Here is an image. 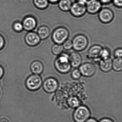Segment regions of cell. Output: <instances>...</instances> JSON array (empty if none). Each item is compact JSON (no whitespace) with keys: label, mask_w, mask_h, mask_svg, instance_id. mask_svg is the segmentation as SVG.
I'll list each match as a JSON object with an SVG mask.
<instances>
[{"label":"cell","mask_w":122,"mask_h":122,"mask_svg":"<svg viewBox=\"0 0 122 122\" xmlns=\"http://www.w3.org/2000/svg\"><path fill=\"white\" fill-rule=\"evenodd\" d=\"M113 5L118 8H121L122 7V0H112Z\"/></svg>","instance_id":"cell-28"},{"label":"cell","mask_w":122,"mask_h":122,"mask_svg":"<svg viewBox=\"0 0 122 122\" xmlns=\"http://www.w3.org/2000/svg\"><path fill=\"white\" fill-rule=\"evenodd\" d=\"M68 104L72 108H76L80 106V102L77 98L72 97L68 100Z\"/></svg>","instance_id":"cell-22"},{"label":"cell","mask_w":122,"mask_h":122,"mask_svg":"<svg viewBox=\"0 0 122 122\" xmlns=\"http://www.w3.org/2000/svg\"><path fill=\"white\" fill-rule=\"evenodd\" d=\"M30 68L31 71L33 74L39 75L43 72L44 66L41 62L37 61L32 63Z\"/></svg>","instance_id":"cell-16"},{"label":"cell","mask_w":122,"mask_h":122,"mask_svg":"<svg viewBox=\"0 0 122 122\" xmlns=\"http://www.w3.org/2000/svg\"><path fill=\"white\" fill-rule=\"evenodd\" d=\"M4 74V70L3 68L1 66H0V79H1Z\"/></svg>","instance_id":"cell-32"},{"label":"cell","mask_w":122,"mask_h":122,"mask_svg":"<svg viewBox=\"0 0 122 122\" xmlns=\"http://www.w3.org/2000/svg\"><path fill=\"white\" fill-rule=\"evenodd\" d=\"M0 122H9V121L6 118H2L0 120Z\"/></svg>","instance_id":"cell-35"},{"label":"cell","mask_w":122,"mask_h":122,"mask_svg":"<svg viewBox=\"0 0 122 122\" xmlns=\"http://www.w3.org/2000/svg\"><path fill=\"white\" fill-rule=\"evenodd\" d=\"M90 111L87 107L80 106L74 111L73 118L76 122H85L90 118Z\"/></svg>","instance_id":"cell-4"},{"label":"cell","mask_w":122,"mask_h":122,"mask_svg":"<svg viewBox=\"0 0 122 122\" xmlns=\"http://www.w3.org/2000/svg\"><path fill=\"white\" fill-rule=\"evenodd\" d=\"M41 39L37 33L34 32H30L27 34L25 37L26 43L30 46H35L38 45Z\"/></svg>","instance_id":"cell-13"},{"label":"cell","mask_w":122,"mask_h":122,"mask_svg":"<svg viewBox=\"0 0 122 122\" xmlns=\"http://www.w3.org/2000/svg\"><path fill=\"white\" fill-rule=\"evenodd\" d=\"M114 18V12L108 8H102L98 12V19L100 22L103 24L110 23Z\"/></svg>","instance_id":"cell-8"},{"label":"cell","mask_w":122,"mask_h":122,"mask_svg":"<svg viewBox=\"0 0 122 122\" xmlns=\"http://www.w3.org/2000/svg\"><path fill=\"white\" fill-rule=\"evenodd\" d=\"M72 3L71 0H59L57 4L61 11L68 12L70 11Z\"/></svg>","instance_id":"cell-17"},{"label":"cell","mask_w":122,"mask_h":122,"mask_svg":"<svg viewBox=\"0 0 122 122\" xmlns=\"http://www.w3.org/2000/svg\"><path fill=\"white\" fill-rule=\"evenodd\" d=\"M103 48L100 45L98 44L92 46L86 53V57L95 62L98 63L101 59V54Z\"/></svg>","instance_id":"cell-7"},{"label":"cell","mask_w":122,"mask_h":122,"mask_svg":"<svg viewBox=\"0 0 122 122\" xmlns=\"http://www.w3.org/2000/svg\"><path fill=\"white\" fill-rule=\"evenodd\" d=\"M112 60L111 58L107 59H101L98 62L99 68L101 71L108 72L112 69Z\"/></svg>","instance_id":"cell-14"},{"label":"cell","mask_w":122,"mask_h":122,"mask_svg":"<svg viewBox=\"0 0 122 122\" xmlns=\"http://www.w3.org/2000/svg\"><path fill=\"white\" fill-rule=\"evenodd\" d=\"M63 49L67 51L70 50L73 48L72 41L67 39L62 44Z\"/></svg>","instance_id":"cell-24"},{"label":"cell","mask_w":122,"mask_h":122,"mask_svg":"<svg viewBox=\"0 0 122 122\" xmlns=\"http://www.w3.org/2000/svg\"><path fill=\"white\" fill-rule=\"evenodd\" d=\"M102 5H107L112 2V0H99Z\"/></svg>","instance_id":"cell-30"},{"label":"cell","mask_w":122,"mask_h":122,"mask_svg":"<svg viewBox=\"0 0 122 122\" xmlns=\"http://www.w3.org/2000/svg\"><path fill=\"white\" fill-rule=\"evenodd\" d=\"M112 69L116 72H120L122 71V58L115 57L112 60Z\"/></svg>","instance_id":"cell-19"},{"label":"cell","mask_w":122,"mask_h":122,"mask_svg":"<svg viewBox=\"0 0 122 122\" xmlns=\"http://www.w3.org/2000/svg\"><path fill=\"white\" fill-rule=\"evenodd\" d=\"M70 11L71 15L75 17H83L87 12L85 3L76 0L72 4Z\"/></svg>","instance_id":"cell-6"},{"label":"cell","mask_w":122,"mask_h":122,"mask_svg":"<svg viewBox=\"0 0 122 122\" xmlns=\"http://www.w3.org/2000/svg\"><path fill=\"white\" fill-rule=\"evenodd\" d=\"M102 5L99 0H87L86 3V12L91 15L97 14L102 8Z\"/></svg>","instance_id":"cell-10"},{"label":"cell","mask_w":122,"mask_h":122,"mask_svg":"<svg viewBox=\"0 0 122 122\" xmlns=\"http://www.w3.org/2000/svg\"><path fill=\"white\" fill-rule=\"evenodd\" d=\"M58 86V83L56 79L49 77L46 79L43 83V90L48 93H52L56 91Z\"/></svg>","instance_id":"cell-11"},{"label":"cell","mask_w":122,"mask_h":122,"mask_svg":"<svg viewBox=\"0 0 122 122\" xmlns=\"http://www.w3.org/2000/svg\"><path fill=\"white\" fill-rule=\"evenodd\" d=\"M13 28L17 32L22 31L23 29L22 24L20 22H16L13 25Z\"/></svg>","instance_id":"cell-27"},{"label":"cell","mask_w":122,"mask_h":122,"mask_svg":"<svg viewBox=\"0 0 122 122\" xmlns=\"http://www.w3.org/2000/svg\"><path fill=\"white\" fill-rule=\"evenodd\" d=\"M73 49L76 52H81L87 47L88 38L85 35L79 34L76 35L72 40Z\"/></svg>","instance_id":"cell-3"},{"label":"cell","mask_w":122,"mask_h":122,"mask_svg":"<svg viewBox=\"0 0 122 122\" xmlns=\"http://www.w3.org/2000/svg\"><path fill=\"white\" fill-rule=\"evenodd\" d=\"M42 85V80L39 75L33 74L29 76L25 81L27 88L30 91L37 90Z\"/></svg>","instance_id":"cell-5"},{"label":"cell","mask_w":122,"mask_h":122,"mask_svg":"<svg viewBox=\"0 0 122 122\" xmlns=\"http://www.w3.org/2000/svg\"><path fill=\"white\" fill-rule=\"evenodd\" d=\"M49 3L52 4H55L57 3L59 0H48Z\"/></svg>","instance_id":"cell-34"},{"label":"cell","mask_w":122,"mask_h":122,"mask_svg":"<svg viewBox=\"0 0 122 122\" xmlns=\"http://www.w3.org/2000/svg\"><path fill=\"white\" fill-rule=\"evenodd\" d=\"M79 70L82 75L87 77L93 76L96 71L95 65L91 62H86L81 64L79 67Z\"/></svg>","instance_id":"cell-9"},{"label":"cell","mask_w":122,"mask_h":122,"mask_svg":"<svg viewBox=\"0 0 122 122\" xmlns=\"http://www.w3.org/2000/svg\"><path fill=\"white\" fill-rule=\"evenodd\" d=\"M23 28L25 30H33L37 25V21L34 18L28 17L25 18L23 22Z\"/></svg>","instance_id":"cell-15"},{"label":"cell","mask_w":122,"mask_h":122,"mask_svg":"<svg viewBox=\"0 0 122 122\" xmlns=\"http://www.w3.org/2000/svg\"><path fill=\"white\" fill-rule=\"evenodd\" d=\"M69 59L72 67L78 68L82 64V58L78 52H72L69 55Z\"/></svg>","instance_id":"cell-12"},{"label":"cell","mask_w":122,"mask_h":122,"mask_svg":"<svg viewBox=\"0 0 122 122\" xmlns=\"http://www.w3.org/2000/svg\"><path fill=\"white\" fill-rule=\"evenodd\" d=\"M85 122H97V121L95 118H88Z\"/></svg>","instance_id":"cell-33"},{"label":"cell","mask_w":122,"mask_h":122,"mask_svg":"<svg viewBox=\"0 0 122 122\" xmlns=\"http://www.w3.org/2000/svg\"><path fill=\"white\" fill-rule=\"evenodd\" d=\"M35 6L41 10H45L48 7L49 2L48 0H34Z\"/></svg>","instance_id":"cell-20"},{"label":"cell","mask_w":122,"mask_h":122,"mask_svg":"<svg viewBox=\"0 0 122 122\" xmlns=\"http://www.w3.org/2000/svg\"><path fill=\"white\" fill-rule=\"evenodd\" d=\"M69 54L66 53H61L56 58L54 66L57 71L62 74H66L70 72L71 66L69 59Z\"/></svg>","instance_id":"cell-1"},{"label":"cell","mask_w":122,"mask_h":122,"mask_svg":"<svg viewBox=\"0 0 122 122\" xmlns=\"http://www.w3.org/2000/svg\"><path fill=\"white\" fill-rule=\"evenodd\" d=\"M113 55L115 58H122V49L121 48H118L115 50L113 53Z\"/></svg>","instance_id":"cell-26"},{"label":"cell","mask_w":122,"mask_h":122,"mask_svg":"<svg viewBox=\"0 0 122 122\" xmlns=\"http://www.w3.org/2000/svg\"><path fill=\"white\" fill-rule=\"evenodd\" d=\"M99 122H114L113 120L108 118H104L101 119Z\"/></svg>","instance_id":"cell-31"},{"label":"cell","mask_w":122,"mask_h":122,"mask_svg":"<svg viewBox=\"0 0 122 122\" xmlns=\"http://www.w3.org/2000/svg\"><path fill=\"white\" fill-rule=\"evenodd\" d=\"M5 45V41L4 38L1 36L0 35V50L2 49Z\"/></svg>","instance_id":"cell-29"},{"label":"cell","mask_w":122,"mask_h":122,"mask_svg":"<svg viewBox=\"0 0 122 122\" xmlns=\"http://www.w3.org/2000/svg\"><path fill=\"white\" fill-rule=\"evenodd\" d=\"M71 77L75 80H78L81 77V73L79 70V69L76 68H75L71 73Z\"/></svg>","instance_id":"cell-25"},{"label":"cell","mask_w":122,"mask_h":122,"mask_svg":"<svg viewBox=\"0 0 122 122\" xmlns=\"http://www.w3.org/2000/svg\"><path fill=\"white\" fill-rule=\"evenodd\" d=\"M70 32L65 27H58L53 30L52 34V39L55 44L62 45L66 40L68 39Z\"/></svg>","instance_id":"cell-2"},{"label":"cell","mask_w":122,"mask_h":122,"mask_svg":"<svg viewBox=\"0 0 122 122\" xmlns=\"http://www.w3.org/2000/svg\"><path fill=\"white\" fill-rule=\"evenodd\" d=\"M51 31L47 26L43 25L40 27L38 30L37 34L41 39L45 40L50 36Z\"/></svg>","instance_id":"cell-18"},{"label":"cell","mask_w":122,"mask_h":122,"mask_svg":"<svg viewBox=\"0 0 122 122\" xmlns=\"http://www.w3.org/2000/svg\"><path fill=\"white\" fill-rule=\"evenodd\" d=\"M63 50L64 49L62 45L55 43L52 46L51 48V51L53 54L57 56L63 52Z\"/></svg>","instance_id":"cell-21"},{"label":"cell","mask_w":122,"mask_h":122,"mask_svg":"<svg viewBox=\"0 0 122 122\" xmlns=\"http://www.w3.org/2000/svg\"><path fill=\"white\" fill-rule=\"evenodd\" d=\"M110 50L108 48H103L101 54V59H107L110 58Z\"/></svg>","instance_id":"cell-23"}]
</instances>
